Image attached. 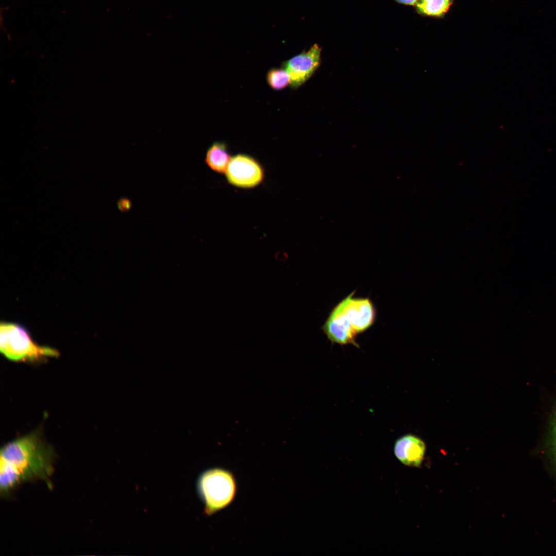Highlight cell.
Listing matches in <instances>:
<instances>
[{
    "mask_svg": "<svg viewBox=\"0 0 556 556\" xmlns=\"http://www.w3.org/2000/svg\"><path fill=\"white\" fill-rule=\"evenodd\" d=\"M54 459L53 448L37 430L5 444L0 452L1 495H8L23 482L48 480L54 472Z\"/></svg>",
    "mask_w": 556,
    "mask_h": 556,
    "instance_id": "cell-1",
    "label": "cell"
},
{
    "mask_svg": "<svg viewBox=\"0 0 556 556\" xmlns=\"http://www.w3.org/2000/svg\"><path fill=\"white\" fill-rule=\"evenodd\" d=\"M353 291L332 310L322 327L327 338L340 345L358 346L356 336L374 323L376 310L369 298H354Z\"/></svg>",
    "mask_w": 556,
    "mask_h": 556,
    "instance_id": "cell-2",
    "label": "cell"
},
{
    "mask_svg": "<svg viewBox=\"0 0 556 556\" xmlns=\"http://www.w3.org/2000/svg\"><path fill=\"white\" fill-rule=\"evenodd\" d=\"M0 350L7 358L15 361H38L59 354L56 350L38 345L23 327L10 322L1 323Z\"/></svg>",
    "mask_w": 556,
    "mask_h": 556,
    "instance_id": "cell-3",
    "label": "cell"
},
{
    "mask_svg": "<svg viewBox=\"0 0 556 556\" xmlns=\"http://www.w3.org/2000/svg\"><path fill=\"white\" fill-rule=\"evenodd\" d=\"M199 488L210 513L228 506L234 498L235 482L232 475L221 469H213L203 473L199 481Z\"/></svg>",
    "mask_w": 556,
    "mask_h": 556,
    "instance_id": "cell-4",
    "label": "cell"
},
{
    "mask_svg": "<svg viewBox=\"0 0 556 556\" xmlns=\"http://www.w3.org/2000/svg\"><path fill=\"white\" fill-rule=\"evenodd\" d=\"M225 175L231 185L242 188L255 187L264 178L262 165L254 158L245 154L231 157Z\"/></svg>",
    "mask_w": 556,
    "mask_h": 556,
    "instance_id": "cell-5",
    "label": "cell"
},
{
    "mask_svg": "<svg viewBox=\"0 0 556 556\" xmlns=\"http://www.w3.org/2000/svg\"><path fill=\"white\" fill-rule=\"evenodd\" d=\"M321 49L317 44L309 50L297 55L283 63L289 75L290 86L297 88L305 82L320 64Z\"/></svg>",
    "mask_w": 556,
    "mask_h": 556,
    "instance_id": "cell-6",
    "label": "cell"
},
{
    "mask_svg": "<svg viewBox=\"0 0 556 556\" xmlns=\"http://www.w3.org/2000/svg\"><path fill=\"white\" fill-rule=\"evenodd\" d=\"M425 452L424 442L412 434H407L397 439L393 447L396 459L403 464L413 467L421 466Z\"/></svg>",
    "mask_w": 556,
    "mask_h": 556,
    "instance_id": "cell-7",
    "label": "cell"
},
{
    "mask_svg": "<svg viewBox=\"0 0 556 556\" xmlns=\"http://www.w3.org/2000/svg\"><path fill=\"white\" fill-rule=\"evenodd\" d=\"M231 158L225 144L215 142L207 150L205 161L213 171L219 173H225Z\"/></svg>",
    "mask_w": 556,
    "mask_h": 556,
    "instance_id": "cell-8",
    "label": "cell"
},
{
    "mask_svg": "<svg viewBox=\"0 0 556 556\" xmlns=\"http://www.w3.org/2000/svg\"><path fill=\"white\" fill-rule=\"evenodd\" d=\"M452 0H416L417 10L425 15L441 16L448 10Z\"/></svg>",
    "mask_w": 556,
    "mask_h": 556,
    "instance_id": "cell-9",
    "label": "cell"
},
{
    "mask_svg": "<svg viewBox=\"0 0 556 556\" xmlns=\"http://www.w3.org/2000/svg\"><path fill=\"white\" fill-rule=\"evenodd\" d=\"M269 85L274 90H281L290 84V78L287 71L283 68H272L267 75Z\"/></svg>",
    "mask_w": 556,
    "mask_h": 556,
    "instance_id": "cell-10",
    "label": "cell"
},
{
    "mask_svg": "<svg viewBox=\"0 0 556 556\" xmlns=\"http://www.w3.org/2000/svg\"><path fill=\"white\" fill-rule=\"evenodd\" d=\"M117 206L120 211L125 212L131 208L132 204L128 198H121L117 201Z\"/></svg>",
    "mask_w": 556,
    "mask_h": 556,
    "instance_id": "cell-11",
    "label": "cell"
},
{
    "mask_svg": "<svg viewBox=\"0 0 556 556\" xmlns=\"http://www.w3.org/2000/svg\"><path fill=\"white\" fill-rule=\"evenodd\" d=\"M552 432L553 447L555 456L556 457V414L554 418Z\"/></svg>",
    "mask_w": 556,
    "mask_h": 556,
    "instance_id": "cell-12",
    "label": "cell"
},
{
    "mask_svg": "<svg viewBox=\"0 0 556 556\" xmlns=\"http://www.w3.org/2000/svg\"><path fill=\"white\" fill-rule=\"evenodd\" d=\"M394 1H395L396 2H397L399 3L405 4V5H414L416 1V0H394Z\"/></svg>",
    "mask_w": 556,
    "mask_h": 556,
    "instance_id": "cell-13",
    "label": "cell"
}]
</instances>
